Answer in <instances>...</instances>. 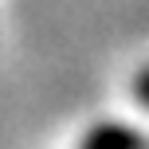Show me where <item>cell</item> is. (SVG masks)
Segmentation results:
<instances>
[{"instance_id":"cell-1","label":"cell","mask_w":149,"mask_h":149,"mask_svg":"<svg viewBox=\"0 0 149 149\" xmlns=\"http://www.w3.org/2000/svg\"><path fill=\"white\" fill-rule=\"evenodd\" d=\"M86 149H141V141H137L134 130H126V126H102V130L90 134Z\"/></svg>"},{"instance_id":"cell-2","label":"cell","mask_w":149,"mask_h":149,"mask_svg":"<svg viewBox=\"0 0 149 149\" xmlns=\"http://www.w3.org/2000/svg\"><path fill=\"white\" fill-rule=\"evenodd\" d=\"M134 94H137V102H141V106H149V71H141V74H137Z\"/></svg>"}]
</instances>
